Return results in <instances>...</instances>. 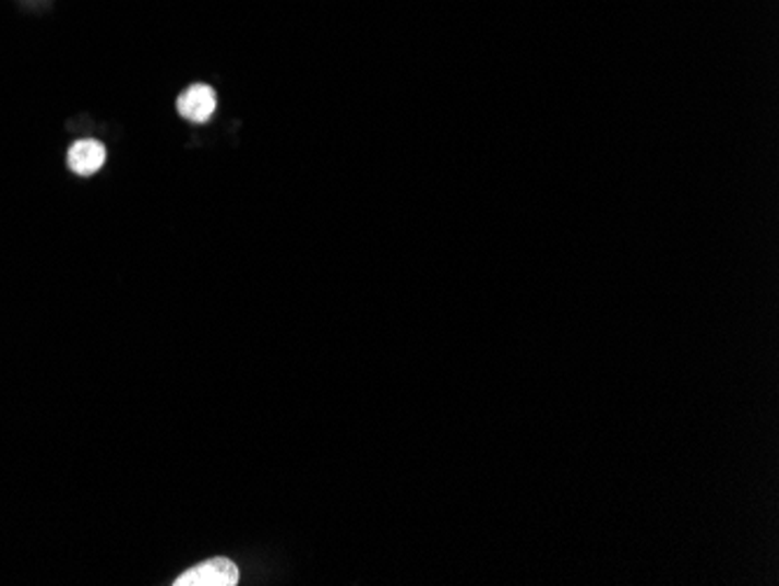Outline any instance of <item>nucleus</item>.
Here are the masks:
<instances>
[{
	"label": "nucleus",
	"mask_w": 779,
	"mask_h": 586,
	"mask_svg": "<svg viewBox=\"0 0 779 586\" xmlns=\"http://www.w3.org/2000/svg\"><path fill=\"white\" fill-rule=\"evenodd\" d=\"M241 579L239 567L229 559H211L199 563L182 573L173 584L176 586H236Z\"/></svg>",
	"instance_id": "nucleus-1"
},
{
	"label": "nucleus",
	"mask_w": 779,
	"mask_h": 586,
	"mask_svg": "<svg viewBox=\"0 0 779 586\" xmlns=\"http://www.w3.org/2000/svg\"><path fill=\"white\" fill-rule=\"evenodd\" d=\"M215 92L208 85H194L178 98V112L188 122L203 124L208 122L215 112Z\"/></svg>",
	"instance_id": "nucleus-2"
},
{
	"label": "nucleus",
	"mask_w": 779,
	"mask_h": 586,
	"mask_svg": "<svg viewBox=\"0 0 779 586\" xmlns=\"http://www.w3.org/2000/svg\"><path fill=\"white\" fill-rule=\"evenodd\" d=\"M104 164H106V147L98 141L84 139L68 150V166H71L77 176H94Z\"/></svg>",
	"instance_id": "nucleus-3"
}]
</instances>
